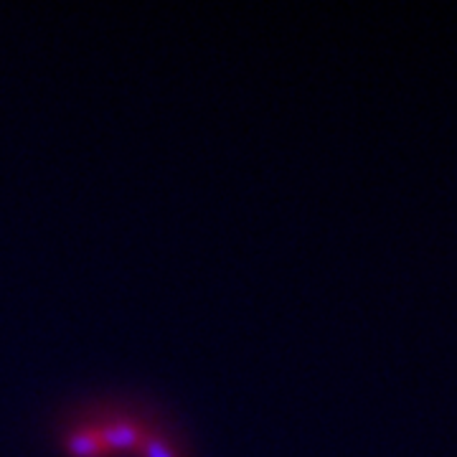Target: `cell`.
Instances as JSON below:
<instances>
[{
    "instance_id": "obj_1",
    "label": "cell",
    "mask_w": 457,
    "mask_h": 457,
    "mask_svg": "<svg viewBox=\"0 0 457 457\" xmlns=\"http://www.w3.org/2000/svg\"><path fill=\"white\" fill-rule=\"evenodd\" d=\"M51 445L64 457H196L179 414L145 392L104 389L51 414Z\"/></svg>"
}]
</instances>
